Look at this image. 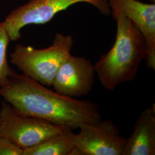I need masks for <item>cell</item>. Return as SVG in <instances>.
Here are the masks:
<instances>
[{"mask_svg":"<svg viewBox=\"0 0 155 155\" xmlns=\"http://www.w3.org/2000/svg\"><path fill=\"white\" fill-rule=\"evenodd\" d=\"M23 150L5 137L0 136V155H22Z\"/></svg>","mask_w":155,"mask_h":155,"instance_id":"obj_12","label":"cell"},{"mask_svg":"<svg viewBox=\"0 0 155 155\" xmlns=\"http://www.w3.org/2000/svg\"><path fill=\"white\" fill-rule=\"evenodd\" d=\"M66 128L43 119L21 114L6 101L1 104L0 136L9 139L23 150L61 133Z\"/></svg>","mask_w":155,"mask_h":155,"instance_id":"obj_5","label":"cell"},{"mask_svg":"<svg viewBox=\"0 0 155 155\" xmlns=\"http://www.w3.org/2000/svg\"><path fill=\"white\" fill-rule=\"evenodd\" d=\"M114 20L117 22L115 42L94 64L100 83L110 91L133 81L147 54L144 37L133 22L122 15Z\"/></svg>","mask_w":155,"mask_h":155,"instance_id":"obj_2","label":"cell"},{"mask_svg":"<svg viewBox=\"0 0 155 155\" xmlns=\"http://www.w3.org/2000/svg\"><path fill=\"white\" fill-rule=\"evenodd\" d=\"M10 41L3 22H0V87L15 72L10 68L7 60V48Z\"/></svg>","mask_w":155,"mask_h":155,"instance_id":"obj_11","label":"cell"},{"mask_svg":"<svg viewBox=\"0 0 155 155\" xmlns=\"http://www.w3.org/2000/svg\"><path fill=\"white\" fill-rule=\"evenodd\" d=\"M73 45L71 35L56 33L52 45L46 48L17 45L10 54V61L22 74L51 87L58 69L71 54Z\"/></svg>","mask_w":155,"mask_h":155,"instance_id":"obj_3","label":"cell"},{"mask_svg":"<svg viewBox=\"0 0 155 155\" xmlns=\"http://www.w3.org/2000/svg\"><path fill=\"white\" fill-rule=\"evenodd\" d=\"M72 132V129L66 127L61 133L24 149L22 155H70L74 148L71 140Z\"/></svg>","mask_w":155,"mask_h":155,"instance_id":"obj_10","label":"cell"},{"mask_svg":"<svg viewBox=\"0 0 155 155\" xmlns=\"http://www.w3.org/2000/svg\"><path fill=\"white\" fill-rule=\"evenodd\" d=\"M2 1V0H0V2H1Z\"/></svg>","mask_w":155,"mask_h":155,"instance_id":"obj_14","label":"cell"},{"mask_svg":"<svg viewBox=\"0 0 155 155\" xmlns=\"http://www.w3.org/2000/svg\"><path fill=\"white\" fill-rule=\"evenodd\" d=\"M79 129L77 134L71 133V140L83 155H122L127 138L120 134L113 121L101 120Z\"/></svg>","mask_w":155,"mask_h":155,"instance_id":"obj_6","label":"cell"},{"mask_svg":"<svg viewBox=\"0 0 155 155\" xmlns=\"http://www.w3.org/2000/svg\"><path fill=\"white\" fill-rule=\"evenodd\" d=\"M0 95L18 113L72 129L102 120L98 105L90 100L63 95L24 74L15 72L0 87Z\"/></svg>","mask_w":155,"mask_h":155,"instance_id":"obj_1","label":"cell"},{"mask_svg":"<svg viewBox=\"0 0 155 155\" xmlns=\"http://www.w3.org/2000/svg\"><path fill=\"white\" fill-rule=\"evenodd\" d=\"M94 6L106 16L110 15L108 0H29L6 17L3 21L11 41L20 39L21 30L29 25H42L52 20L59 12L78 3Z\"/></svg>","mask_w":155,"mask_h":155,"instance_id":"obj_4","label":"cell"},{"mask_svg":"<svg viewBox=\"0 0 155 155\" xmlns=\"http://www.w3.org/2000/svg\"><path fill=\"white\" fill-rule=\"evenodd\" d=\"M108 2L113 19L119 15L127 17L139 29L147 45L146 65L155 71V2L148 4L139 0H108Z\"/></svg>","mask_w":155,"mask_h":155,"instance_id":"obj_8","label":"cell"},{"mask_svg":"<svg viewBox=\"0 0 155 155\" xmlns=\"http://www.w3.org/2000/svg\"><path fill=\"white\" fill-rule=\"evenodd\" d=\"M150 1L151 2H155V0H150Z\"/></svg>","mask_w":155,"mask_h":155,"instance_id":"obj_13","label":"cell"},{"mask_svg":"<svg viewBox=\"0 0 155 155\" xmlns=\"http://www.w3.org/2000/svg\"><path fill=\"white\" fill-rule=\"evenodd\" d=\"M95 75L94 64L89 59L70 54L58 69L52 86L64 96H85L93 89Z\"/></svg>","mask_w":155,"mask_h":155,"instance_id":"obj_7","label":"cell"},{"mask_svg":"<svg viewBox=\"0 0 155 155\" xmlns=\"http://www.w3.org/2000/svg\"><path fill=\"white\" fill-rule=\"evenodd\" d=\"M155 155V104L142 111L133 132L127 138L122 155Z\"/></svg>","mask_w":155,"mask_h":155,"instance_id":"obj_9","label":"cell"}]
</instances>
